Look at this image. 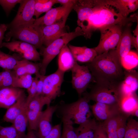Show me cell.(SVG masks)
<instances>
[{
  "label": "cell",
  "mask_w": 138,
  "mask_h": 138,
  "mask_svg": "<svg viewBox=\"0 0 138 138\" xmlns=\"http://www.w3.org/2000/svg\"><path fill=\"white\" fill-rule=\"evenodd\" d=\"M64 73L58 69L54 73L46 76L44 81L43 95L52 100L60 95Z\"/></svg>",
  "instance_id": "obj_13"
},
{
  "label": "cell",
  "mask_w": 138,
  "mask_h": 138,
  "mask_svg": "<svg viewBox=\"0 0 138 138\" xmlns=\"http://www.w3.org/2000/svg\"><path fill=\"white\" fill-rule=\"evenodd\" d=\"M76 61L67 45L62 48L59 54L58 69L65 73L71 70Z\"/></svg>",
  "instance_id": "obj_25"
},
{
  "label": "cell",
  "mask_w": 138,
  "mask_h": 138,
  "mask_svg": "<svg viewBox=\"0 0 138 138\" xmlns=\"http://www.w3.org/2000/svg\"><path fill=\"white\" fill-rule=\"evenodd\" d=\"M89 101L84 95L76 101L64 106L62 109V116L68 118L73 123L79 125L84 122L91 116Z\"/></svg>",
  "instance_id": "obj_7"
},
{
  "label": "cell",
  "mask_w": 138,
  "mask_h": 138,
  "mask_svg": "<svg viewBox=\"0 0 138 138\" xmlns=\"http://www.w3.org/2000/svg\"><path fill=\"white\" fill-rule=\"evenodd\" d=\"M121 65L125 70L133 69L138 64V53L130 51L127 54L121 58Z\"/></svg>",
  "instance_id": "obj_31"
},
{
  "label": "cell",
  "mask_w": 138,
  "mask_h": 138,
  "mask_svg": "<svg viewBox=\"0 0 138 138\" xmlns=\"http://www.w3.org/2000/svg\"><path fill=\"white\" fill-rule=\"evenodd\" d=\"M48 0H36L34 5V13L36 19L44 12H47L46 3Z\"/></svg>",
  "instance_id": "obj_38"
},
{
  "label": "cell",
  "mask_w": 138,
  "mask_h": 138,
  "mask_svg": "<svg viewBox=\"0 0 138 138\" xmlns=\"http://www.w3.org/2000/svg\"><path fill=\"white\" fill-rule=\"evenodd\" d=\"M36 75L30 87L27 89L28 96L27 97L26 103L27 105L35 96L36 92V87L37 82L40 75Z\"/></svg>",
  "instance_id": "obj_40"
},
{
  "label": "cell",
  "mask_w": 138,
  "mask_h": 138,
  "mask_svg": "<svg viewBox=\"0 0 138 138\" xmlns=\"http://www.w3.org/2000/svg\"><path fill=\"white\" fill-rule=\"evenodd\" d=\"M46 76L40 75L37 81L35 96L42 95L44 81Z\"/></svg>",
  "instance_id": "obj_42"
},
{
  "label": "cell",
  "mask_w": 138,
  "mask_h": 138,
  "mask_svg": "<svg viewBox=\"0 0 138 138\" xmlns=\"http://www.w3.org/2000/svg\"><path fill=\"white\" fill-rule=\"evenodd\" d=\"M95 138H108L106 133L102 128L100 123L99 124Z\"/></svg>",
  "instance_id": "obj_45"
},
{
  "label": "cell",
  "mask_w": 138,
  "mask_h": 138,
  "mask_svg": "<svg viewBox=\"0 0 138 138\" xmlns=\"http://www.w3.org/2000/svg\"><path fill=\"white\" fill-rule=\"evenodd\" d=\"M16 138H20L19 136H18Z\"/></svg>",
  "instance_id": "obj_50"
},
{
  "label": "cell",
  "mask_w": 138,
  "mask_h": 138,
  "mask_svg": "<svg viewBox=\"0 0 138 138\" xmlns=\"http://www.w3.org/2000/svg\"><path fill=\"white\" fill-rule=\"evenodd\" d=\"M90 108L96 119L103 122L122 112L119 106L99 102H96Z\"/></svg>",
  "instance_id": "obj_18"
},
{
  "label": "cell",
  "mask_w": 138,
  "mask_h": 138,
  "mask_svg": "<svg viewBox=\"0 0 138 138\" xmlns=\"http://www.w3.org/2000/svg\"><path fill=\"white\" fill-rule=\"evenodd\" d=\"M138 88V74L134 70H124L121 90L124 97L135 93Z\"/></svg>",
  "instance_id": "obj_19"
},
{
  "label": "cell",
  "mask_w": 138,
  "mask_h": 138,
  "mask_svg": "<svg viewBox=\"0 0 138 138\" xmlns=\"http://www.w3.org/2000/svg\"><path fill=\"white\" fill-rule=\"evenodd\" d=\"M96 3V0H76L73 6L77 14V24L82 30L86 39H89V19L94 12Z\"/></svg>",
  "instance_id": "obj_8"
},
{
  "label": "cell",
  "mask_w": 138,
  "mask_h": 138,
  "mask_svg": "<svg viewBox=\"0 0 138 138\" xmlns=\"http://www.w3.org/2000/svg\"><path fill=\"white\" fill-rule=\"evenodd\" d=\"M57 108V105L48 106L42 111L38 122V130L36 134L38 138H44L50 132L52 127L51 121L52 116Z\"/></svg>",
  "instance_id": "obj_16"
},
{
  "label": "cell",
  "mask_w": 138,
  "mask_h": 138,
  "mask_svg": "<svg viewBox=\"0 0 138 138\" xmlns=\"http://www.w3.org/2000/svg\"><path fill=\"white\" fill-rule=\"evenodd\" d=\"M51 100L43 95L35 96L28 104L27 113L28 120V130L37 131L38 122L44 106L50 105Z\"/></svg>",
  "instance_id": "obj_10"
},
{
  "label": "cell",
  "mask_w": 138,
  "mask_h": 138,
  "mask_svg": "<svg viewBox=\"0 0 138 138\" xmlns=\"http://www.w3.org/2000/svg\"><path fill=\"white\" fill-rule=\"evenodd\" d=\"M123 26L111 25L99 28L100 37L98 45L94 48L97 55L115 49L123 32Z\"/></svg>",
  "instance_id": "obj_6"
},
{
  "label": "cell",
  "mask_w": 138,
  "mask_h": 138,
  "mask_svg": "<svg viewBox=\"0 0 138 138\" xmlns=\"http://www.w3.org/2000/svg\"><path fill=\"white\" fill-rule=\"evenodd\" d=\"M34 23L23 24L9 28V31L5 37V40L8 42L13 38L31 44L37 49H42L41 28Z\"/></svg>",
  "instance_id": "obj_4"
},
{
  "label": "cell",
  "mask_w": 138,
  "mask_h": 138,
  "mask_svg": "<svg viewBox=\"0 0 138 138\" xmlns=\"http://www.w3.org/2000/svg\"><path fill=\"white\" fill-rule=\"evenodd\" d=\"M15 55H10L0 50V67L4 70H13L20 56Z\"/></svg>",
  "instance_id": "obj_30"
},
{
  "label": "cell",
  "mask_w": 138,
  "mask_h": 138,
  "mask_svg": "<svg viewBox=\"0 0 138 138\" xmlns=\"http://www.w3.org/2000/svg\"><path fill=\"white\" fill-rule=\"evenodd\" d=\"M5 47L12 52L18 53L23 59L36 61L40 60L39 53L33 45L24 42L14 40L10 42H4L1 48Z\"/></svg>",
  "instance_id": "obj_12"
},
{
  "label": "cell",
  "mask_w": 138,
  "mask_h": 138,
  "mask_svg": "<svg viewBox=\"0 0 138 138\" xmlns=\"http://www.w3.org/2000/svg\"><path fill=\"white\" fill-rule=\"evenodd\" d=\"M2 77L1 73V72H0V88L1 87V85L2 82Z\"/></svg>",
  "instance_id": "obj_49"
},
{
  "label": "cell",
  "mask_w": 138,
  "mask_h": 138,
  "mask_svg": "<svg viewBox=\"0 0 138 138\" xmlns=\"http://www.w3.org/2000/svg\"><path fill=\"white\" fill-rule=\"evenodd\" d=\"M71 70L73 87L80 96L85 91L90 83L94 81L93 77L86 65H79L76 61Z\"/></svg>",
  "instance_id": "obj_9"
},
{
  "label": "cell",
  "mask_w": 138,
  "mask_h": 138,
  "mask_svg": "<svg viewBox=\"0 0 138 138\" xmlns=\"http://www.w3.org/2000/svg\"><path fill=\"white\" fill-rule=\"evenodd\" d=\"M74 5L51 8L44 15L36 19L34 24L38 26H46L61 20H66Z\"/></svg>",
  "instance_id": "obj_14"
},
{
  "label": "cell",
  "mask_w": 138,
  "mask_h": 138,
  "mask_svg": "<svg viewBox=\"0 0 138 138\" xmlns=\"http://www.w3.org/2000/svg\"><path fill=\"white\" fill-rule=\"evenodd\" d=\"M8 29L7 24H1L0 25V48L3 43L2 41L5 39L4 35L5 32Z\"/></svg>",
  "instance_id": "obj_44"
},
{
  "label": "cell",
  "mask_w": 138,
  "mask_h": 138,
  "mask_svg": "<svg viewBox=\"0 0 138 138\" xmlns=\"http://www.w3.org/2000/svg\"><path fill=\"white\" fill-rule=\"evenodd\" d=\"M34 78L31 75L29 74L18 76H16L11 86L27 89L31 86Z\"/></svg>",
  "instance_id": "obj_32"
},
{
  "label": "cell",
  "mask_w": 138,
  "mask_h": 138,
  "mask_svg": "<svg viewBox=\"0 0 138 138\" xmlns=\"http://www.w3.org/2000/svg\"><path fill=\"white\" fill-rule=\"evenodd\" d=\"M40 63H36L23 59L18 60L13 70L16 76H18L26 74L35 75L40 74Z\"/></svg>",
  "instance_id": "obj_24"
},
{
  "label": "cell",
  "mask_w": 138,
  "mask_h": 138,
  "mask_svg": "<svg viewBox=\"0 0 138 138\" xmlns=\"http://www.w3.org/2000/svg\"><path fill=\"white\" fill-rule=\"evenodd\" d=\"M22 0H0V5L2 7L7 16L17 4L20 3Z\"/></svg>",
  "instance_id": "obj_39"
},
{
  "label": "cell",
  "mask_w": 138,
  "mask_h": 138,
  "mask_svg": "<svg viewBox=\"0 0 138 138\" xmlns=\"http://www.w3.org/2000/svg\"><path fill=\"white\" fill-rule=\"evenodd\" d=\"M1 72L2 81L0 88L11 86L16 76L14 71L13 70H5Z\"/></svg>",
  "instance_id": "obj_35"
},
{
  "label": "cell",
  "mask_w": 138,
  "mask_h": 138,
  "mask_svg": "<svg viewBox=\"0 0 138 138\" xmlns=\"http://www.w3.org/2000/svg\"><path fill=\"white\" fill-rule=\"evenodd\" d=\"M121 112L130 116L138 108V97L136 93L124 96L120 105Z\"/></svg>",
  "instance_id": "obj_27"
},
{
  "label": "cell",
  "mask_w": 138,
  "mask_h": 138,
  "mask_svg": "<svg viewBox=\"0 0 138 138\" xmlns=\"http://www.w3.org/2000/svg\"><path fill=\"white\" fill-rule=\"evenodd\" d=\"M35 2L36 0H22L16 16L9 24H7L8 29L23 24L34 23L36 20L33 18Z\"/></svg>",
  "instance_id": "obj_11"
},
{
  "label": "cell",
  "mask_w": 138,
  "mask_h": 138,
  "mask_svg": "<svg viewBox=\"0 0 138 138\" xmlns=\"http://www.w3.org/2000/svg\"><path fill=\"white\" fill-rule=\"evenodd\" d=\"M132 37V46L135 47L137 52L138 51V22L135 29L133 31Z\"/></svg>",
  "instance_id": "obj_43"
},
{
  "label": "cell",
  "mask_w": 138,
  "mask_h": 138,
  "mask_svg": "<svg viewBox=\"0 0 138 138\" xmlns=\"http://www.w3.org/2000/svg\"><path fill=\"white\" fill-rule=\"evenodd\" d=\"M122 81L95 82L90 92L84 95L89 101L120 107V104L124 97L121 90Z\"/></svg>",
  "instance_id": "obj_3"
},
{
  "label": "cell",
  "mask_w": 138,
  "mask_h": 138,
  "mask_svg": "<svg viewBox=\"0 0 138 138\" xmlns=\"http://www.w3.org/2000/svg\"><path fill=\"white\" fill-rule=\"evenodd\" d=\"M124 138H138L137 121L132 118L128 120Z\"/></svg>",
  "instance_id": "obj_34"
},
{
  "label": "cell",
  "mask_w": 138,
  "mask_h": 138,
  "mask_svg": "<svg viewBox=\"0 0 138 138\" xmlns=\"http://www.w3.org/2000/svg\"><path fill=\"white\" fill-rule=\"evenodd\" d=\"M66 21L62 20L52 25L40 26L42 33L43 45L46 47L67 32L65 29Z\"/></svg>",
  "instance_id": "obj_15"
},
{
  "label": "cell",
  "mask_w": 138,
  "mask_h": 138,
  "mask_svg": "<svg viewBox=\"0 0 138 138\" xmlns=\"http://www.w3.org/2000/svg\"><path fill=\"white\" fill-rule=\"evenodd\" d=\"M75 60L77 62L87 63L91 62L97 55L95 48L86 46L78 47L68 45Z\"/></svg>",
  "instance_id": "obj_20"
},
{
  "label": "cell",
  "mask_w": 138,
  "mask_h": 138,
  "mask_svg": "<svg viewBox=\"0 0 138 138\" xmlns=\"http://www.w3.org/2000/svg\"><path fill=\"white\" fill-rule=\"evenodd\" d=\"M19 136L13 125L3 127L0 125V138H16Z\"/></svg>",
  "instance_id": "obj_36"
},
{
  "label": "cell",
  "mask_w": 138,
  "mask_h": 138,
  "mask_svg": "<svg viewBox=\"0 0 138 138\" xmlns=\"http://www.w3.org/2000/svg\"><path fill=\"white\" fill-rule=\"evenodd\" d=\"M93 77L94 82L123 81L124 70L116 49L97 55L86 65Z\"/></svg>",
  "instance_id": "obj_1"
},
{
  "label": "cell",
  "mask_w": 138,
  "mask_h": 138,
  "mask_svg": "<svg viewBox=\"0 0 138 138\" xmlns=\"http://www.w3.org/2000/svg\"><path fill=\"white\" fill-rule=\"evenodd\" d=\"M22 88L12 86L0 88V108L8 109L24 94Z\"/></svg>",
  "instance_id": "obj_17"
},
{
  "label": "cell",
  "mask_w": 138,
  "mask_h": 138,
  "mask_svg": "<svg viewBox=\"0 0 138 138\" xmlns=\"http://www.w3.org/2000/svg\"><path fill=\"white\" fill-rule=\"evenodd\" d=\"M61 125L58 124L52 127L48 134L44 138H61Z\"/></svg>",
  "instance_id": "obj_41"
},
{
  "label": "cell",
  "mask_w": 138,
  "mask_h": 138,
  "mask_svg": "<svg viewBox=\"0 0 138 138\" xmlns=\"http://www.w3.org/2000/svg\"><path fill=\"white\" fill-rule=\"evenodd\" d=\"M26 98L25 93L15 102L7 109L3 118L5 121L13 124L16 118L27 105Z\"/></svg>",
  "instance_id": "obj_26"
},
{
  "label": "cell",
  "mask_w": 138,
  "mask_h": 138,
  "mask_svg": "<svg viewBox=\"0 0 138 138\" xmlns=\"http://www.w3.org/2000/svg\"><path fill=\"white\" fill-rule=\"evenodd\" d=\"M63 128L61 138H78L72 121L67 117L62 116Z\"/></svg>",
  "instance_id": "obj_33"
},
{
  "label": "cell",
  "mask_w": 138,
  "mask_h": 138,
  "mask_svg": "<svg viewBox=\"0 0 138 138\" xmlns=\"http://www.w3.org/2000/svg\"><path fill=\"white\" fill-rule=\"evenodd\" d=\"M26 105L21 113L14 120L13 125L17 132L20 138H25L26 134L25 131L28 124L27 113Z\"/></svg>",
  "instance_id": "obj_29"
},
{
  "label": "cell",
  "mask_w": 138,
  "mask_h": 138,
  "mask_svg": "<svg viewBox=\"0 0 138 138\" xmlns=\"http://www.w3.org/2000/svg\"><path fill=\"white\" fill-rule=\"evenodd\" d=\"M25 138H38L34 131L30 130H28Z\"/></svg>",
  "instance_id": "obj_47"
},
{
  "label": "cell",
  "mask_w": 138,
  "mask_h": 138,
  "mask_svg": "<svg viewBox=\"0 0 138 138\" xmlns=\"http://www.w3.org/2000/svg\"><path fill=\"white\" fill-rule=\"evenodd\" d=\"M138 18L137 14L129 17H124L107 0H96L94 12L89 19V38L93 32L102 27L115 25L127 26L132 22H137Z\"/></svg>",
  "instance_id": "obj_2"
},
{
  "label": "cell",
  "mask_w": 138,
  "mask_h": 138,
  "mask_svg": "<svg viewBox=\"0 0 138 138\" xmlns=\"http://www.w3.org/2000/svg\"><path fill=\"white\" fill-rule=\"evenodd\" d=\"M99 124L95 118H89L74 128L78 138H95Z\"/></svg>",
  "instance_id": "obj_22"
},
{
  "label": "cell",
  "mask_w": 138,
  "mask_h": 138,
  "mask_svg": "<svg viewBox=\"0 0 138 138\" xmlns=\"http://www.w3.org/2000/svg\"><path fill=\"white\" fill-rule=\"evenodd\" d=\"M108 3L114 7L123 17H127L130 13L138 8L137 0H107Z\"/></svg>",
  "instance_id": "obj_23"
},
{
  "label": "cell",
  "mask_w": 138,
  "mask_h": 138,
  "mask_svg": "<svg viewBox=\"0 0 138 138\" xmlns=\"http://www.w3.org/2000/svg\"><path fill=\"white\" fill-rule=\"evenodd\" d=\"M122 113L100 123L108 138H118L117 131Z\"/></svg>",
  "instance_id": "obj_28"
},
{
  "label": "cell",
  "mask_w": 138,
  "mask_h": 138,
  "mask_svg": "<svg viewBox=\"0 0 138 138\" xmlns=\"http://www.w3.org/2000/svg\"><path fill=\"white\" fill-rule=\"evenodd\" d=\"M76 0H56V3L60 4L62 6H67L74 5Z\"/></svg>",
  "instance_id": "obj_46"
},
{
  "label": "cell",
  "mask_w": 138,
  "mask_h": 138,
  "mask_svg": "<svg viewBox=\"0 0 138 138\" xmlns=\"http://www.w3.org/2000/svg\"><path fill=\"white\" fill-rule=\"evenodd\" d=\"M84 36L81 28L78 26L73 32H66L42 50L43 59L40 63V73L45 75L47 67L53 59L60 53L62 48L70 41L76 37Z\"/></svg>",
  "instance_id": "obj_5"
},
{
  "label": "cell",
  "mask_w": 138,
  "mask_h": 138,
  "mask_svg": "<svg viewBox=\"0 0 138 138\" xmlns=\"http://www.w3.org/2000/svg\"><path fill=\"white\" fill-rule=\"evenodd\" d=\"M131 115H133L136 117H138V108L136 109L131 114Z\"/></svg>",
  "instance_id": "obj_48"
},
{
  "label": "cell",
  "mask_w": 138,
  "mask_h": 138,
  "mask_svg": "<svg viewBox=\"0 0 138 138\" xmlns=\"http://www.w3.org/2000/svg\"><path fill=\"white\" fill-rule=\"evenodd\" d=\"M129 116L122 113L117 129L118 138H124L127 125V120Z\"/></svg>",
  "instance_id": "obj_37"
},
{
  "label": "cell",
  "mask_w": 138,
  "mask_h": 138,
  "mask_svg": "<svg viewBox=\"0 0 138 138\" xmlns=\"http://www.w3.org/2000/svg\"><path fill=\"white\" fill-rule=\"evenodd\" d=\"M131 26V24L127 25V27L123 31L116 48L120 61L131 51L132 46V34L130 28Z\"/></svg>",
  "instance_id": "obj_21"
}]
</instances>
